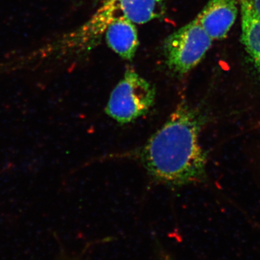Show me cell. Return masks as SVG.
Listing matches in <instances>:
<instances>
[{
    "instance_id": "cell-1",
    "label": "cell",
    "mask_w": 260,
    "mask_h": 260,
    "mask_svg": "<svg viewBox=\"0 0 260 260\" xmlns=\"http://www.w3.org/2000/svg\"><path fill=\"white\" fill-rule=\"evenodd\" d=\"M203 123L199 111L185 102L177 106L138 154L150 177L172 187L203 179L207 161L200 144Z\"/></svg>"
},
{
    "instance_id": "cell-2",
    "label": "cell",
    "mask_w": 260,
    "mask_h": 260,
    "mask_svg": "<svg viewBox=\"0 0 260 260\" xmlns=\"http://www.w3.org/2000/svg\"><path fill=\"white\" fill-rule=\"evenodd\" d=\"M155 89L133 70H127L112 90L105 112L121 124L145 115L154 105Z\"/></svg>"
},
{
    "instance_id": "cell-3",
    "label": "cell",
    "mask_w": 260,
    "mask_h": 260,
    "mask_svg": "<svg viewBox=\"0 0 260 260\" xmlns=\"http://www.w3.org/2000/svg\"><path fill=\"white\" fill-rule=\"evenodd\" d=\"M212 42L195 18L166 39L162 49L167 66L178 75L186 74L203 59Z\"/></svg>"
},
{
    "instance_id": "cell-4",
    "label": "cell",
    "mask_w": 260,
    "mask_h": 260,
    "mask_svg": "<svg viewBox=\"0 0 260 260\" xmlns=\"http://www.w3.org/2000/svg\"><path fill=\"white\" fill-rule=\"evenodd\" d=\"M237 13L236 0H210L197 19L212 40H218L226 37Z\"/></svg>"
},
{
    "instance_id": "cell-5",
    "label": "cell",
    "mask_w": 260,
    "mask_h": 260,
    "mask_svg": "<svg viewBox=\"0 0 260 260\" xmlns=\"http://www.w3.org/2000/svg\"><path fill=\"white\" fill-rule=\"evenodd\" d=\"M105 32L108 46L114 52L126 60L134 57L139 46L134 23L124 16H119L108 25Z\"/></svg>"
},
{
    "instance_id": "cell-6",
    "label": "cell",
    "mask_w": 260,
    "mask_h": 260,
    "mask_svg": "<svg viewBox=\"0 0 260 260\" xmlns=\"http://www.w3.org/2000/svg\"><path fill=\"white\" fill-rule=\"evenodd\" d=\"M242 10V42L251 61L260 73V17L251 0H239Z\"/></svg>"
},
{
    "instance_id": "cell-7",
    "label": "cell",
    "mask_w": 260,
    "mask_h": 260,
    "mask_svg": "<svg viewBox=\"0 0 260 260\" xmlns=\"http://www.w3.org/2000/svg\"><path fill=\"white\" fill-rule=\"evenodd\" d=\"M121 16L134 23L144 24L162 18L167 0H116Z\"/></svg>"
},
{
    "instance_id": "cell-8",
    "label": "cell",
    "mask_w": 260,
    "mask_h": 260,
    "mask_svg": "<svg viewBox=\"0 0 260 260\" xmlns=\"http://www.w3.org/2000/svg\"><path fill=\"white\" fill-rule=\"evenodd\" d=\"M251 3L256 14L260 17V0H251Z\"/></svg>"
}]
</instances>
